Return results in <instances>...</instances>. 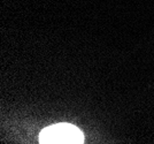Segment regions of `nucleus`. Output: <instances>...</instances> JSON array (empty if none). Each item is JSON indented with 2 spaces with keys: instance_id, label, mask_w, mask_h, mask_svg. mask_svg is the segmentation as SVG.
<instances>
[{
  "instance_id": "1",
  "label": "nucleus",
  "mask_w": 154,
  "mask_h": 144,
  "mask_svg": "<svg viewBox=\"0 0 154 144\" xmlns=\"http://www.w3.org/2000/svg\"><path fill=\"white\" fill-rule=\"evenodd\" d=\"M39 142L43 144H79L84 142V136L76 126L57 124L40 131Z\"/></svg>"
}]
</instances>
